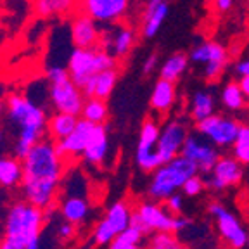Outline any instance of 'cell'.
Wrapping results in <instances>:
<instances>
[{
    "label": "cell",
    "mask_w": 249,
    "mask_h": 249,
    "mask_svg": "<svg viewBox=\"0 0 249 249\" xmlns=\"http://www.w3.org/2000/svg\"><path fill=\"white\" fill-rule=\"evenodd\" d=\"M90 206L87 197L80 194H70L62 199L61 202V214L64 216V220L74 223V225H82L89 218Z\"/></svg>",
    "instance_id": "cell-24"
},
{
    "label": "cell",
    "mask_w": 249,
    "mask_h": 249,
    "mask_svg": "<svg viewBox=\"0 0 249 249\" xmlns=\"http://www.w3.org/2000/svg\"><path fill=\"white\" fill-rule=\"evenodd\" d=\"M4 111H5V99L0 97V114L4 113Z\"/></svg>",
    "instance_id": "cell-44"
},
{
    "label": "cell",
    "mask_w": 249,
    "mask_h": 249,
    "mask_svg": "<svg viewBox=\"0 0 249 249\" xmlns=\"http://www.w3.org/2000/svg\"><path fill=\"white\" fill-rule=\"evenodd\" d=\"M24 249H42V241H40V237L31 239V241L28 242L26 248H24Z\"/></svg>",
    "instance_id": "cell-43"
},
{
    "label": "cell",
    "mask_w": 249,
    "mask_h": 249,
    "mask_svg": "<svg viewBox=\"0 0 249 249\" xmlns=\"http://www.w3.org/2000/svg\"><path fill=\"white\" fill-rule=\"evenodd\" d=\"M220 101H222L223 107L235 113V111H242L246 107V95L242 93L239 82H227L223 85L222 92H220Z\"/></svg>",
    "instance_id": "cell-30"
},
{
    "label": "cell",
    "mask_w": 249,
    "mask_h": 249,
    "mask_svg": "<svg viewBox=\"0 0 249 249\" xmlns=\"http://www.w3.org/2000/svg\"><path fill=\"white\" fill-rule=\"evenodd\" d=\"M239 87H241V90H242V93L246 95V99L249 101V74L241 76V80H239Z\"/></svg>",
    "instance_id": "cell-42"
},
{
    "label": "cell",
    "mask_w": 249,
    "mask_h": 249,
    "mask_svg": "<svg viewBox=\"0 0 249 249\" xmlns=\"http://www.w3.org/2000/svg\"><path fill=\"white\" fill-rule=\"evenodd\" d=\"M168 14H170L168 0H147L140 18V36L147 40L154 38L160 33Z\"/></svg>",
    "instance_id": "cell-18"
},
{
    "label": "cell",
    "mask_w": 249,
    "mask_h": 249,
    "mask_svg": "<svg viewBox=\"0 0 249 249\" xmlns=\"http://www.w3.org/2000/svg\"><path fill=\"white\" fill-rule=\"evenodd\" d=\"M161 124L156 118H147L140 126V135H139V144H137L135 151V161L139 168L145 173H152L156 168L160 166L161 160L158 152H156V144L160 139Z\"/></svg>",
    "instance_id": "cell-12"
},
{
    "label": "cell",
    "mask_w": 249,
    "mask_h": 249,
    "mask_svg": "<svg viewBox=\"0 0 249 249\" xmlns=\"http://www.w3.org/2000/svg\"><path fill=\"white\" fill-rule=\"evenodd\" d=\"M196 173H199L197 166L191 160H187L185 156L178 154L152 171V178L147 189L149 197L163 202L171 194L182 191V185L187 182V178H191Z\"/></svg>",
    "instance_id": "cell-4"
},
{
    "label": "cell",
    "mask_w": 249,
    "mask_h": 249,
    "mask_svg": "<svg viewBox=\"0 0 249 249\" xmlns=\"http://www.w3.org/2000/svg\"><path fill=\"white\" fill-rule=\"evenodd\" d=\"M175 104H177L175 82H170V80L160 78V80L154 83V87H152L151 101H149L151 109L160 114H168Z\"/></svg>",
    "instance_id": "cell-20"
},
{
    "label": "cell",
    "mask_w": 249,
    "mask_h": 249,
    "mask_svg": "<svg viewBox=\"0 0 249 249\" xmlns=\"http://www.w3.org/2000/svg\"><path fill=\"white\" fill-rule=\"evenodd\" d=\"M233 2L235 0H211V7L218 14H225V12H229L233 7Z\"/></svg>",
    "instance_id": "cell-39"
},
{
    "label": "cell",
    "mask_w": 249,
    "mask_h": 249,
    "mask_svg": "<svg viewBox=\"0 0 249 249\" xmlns=\"http://www.w3.org/2000/svg\"><path fill=\"white\" fill-rule=\"evenodd\" d=\"M21 161H23V178L19 187L24 199L42 208L43 211L51 210L54 206L68 166V163L55 149L54 140H40Z\"/></svg>",
    "instance_id": "cell-1"
},
{
    "label": "cell",
    "mask_w": 249,
    "mask_h": 249,
    "mask_svg": "<svg viewBox=\"0 0 249 249\" xmlns=\"http://www.w3.org/2000/svg\"><path fill=\"white\" fill-rule=\"evenodd\" d=\"M120 71H121L120 66H114L93 74L82 89L83 93H85V97H95V99H102V101L111 97V93L114 92V89L118 85V80H120Z\"/></svg>",
    "instance_id": "cell-19"
},
{
    "label": "cell",
    "mask_w": 249,
    "mask_h": 249,
    "mask_svg": "<svg viewBox=\"0 0 249 249\" xmlns=\"http://www.w3.org/2000/svg\"><path fill=\"white\" fill-rule=\"evenodd\" d=\"M232 156L237 161H241L244 166L249 164V124H241L235 142L232 144Z\"/></svg>",
    "instance_id": "cell-32"
},
{
    "label": "cell",
    "mask_w": 249,
    "mask_h": 249,
    "mask_svg": "<svg viewBox=\"0 0 249 249\" xmlns=\"http://www.w3.org/2000/svg\"><path fill=\"white\" fill-rule=\"evenodd\" d=\"M130 9L132 0H76V11L90 16L101 26L124 21Z\"/></svg>",
    "instance_id": "cell-10"
},
{
    "label": "cell",
    "mask_w": 249,
    "mask_h": 249,
    "mask_svg": "<svg viewBox=\"0 0 249 249\" xmlns=\"http://www.w3.org/2000/svg\"><path fill=\"white\" fill-rule=\"evenodd\" d=\"M189 62H191L189 54H183V52H175V54L168 55L160 66V78L177 83L187 71Z\"/></svg>",
    "instance_id": "cell-29"
},
{
    "label": "cell",
    "mask_w": 249,
    "mask_h": 249,
    "mask_svg": "<svg viewBox=\"0 0 249 249\" xmlns=\"http://www.w3.org/2000/svg\"><path fill=\"white\" fill-rule=\"evenodd\" d=\"M132 214H133V206L128 201H118L107 208L104 220L113 227L114 232L120 233L132 223Z\"/></svg>",
    "instance_id": "cell-27"
},
{
    "label": "cell",
    "mask_w": 249,
    "mask_h": 249,
    "mask_svg": "<svg viewBox=\"0 0 249 249\" xmlns=\"http://www.w3.org/2000/svg\"><path fill=\"white\" fill-rule=\"evenodd\" d=\"M4 139H5V133H4V130L0 128V145L4 144Z\"/></svg>",
    "instance_id": "cell-45"
},
{
    "label": "cell",
    "mask_w": 249,
    "mask_h": 249,
    "mask_svg": "<svg viewBox=\"0 0 249 249\" xmlns=\"http://www.w3.org/2000/svg\"><path fill=\"white\" fill-rule=\"evenodd\" d=\"M5 114L11 123L19 126L14 154L23 160L33 145L45 139L49 118L42 106L35 104L28 95L19 92H11L5 97Z\"/></svg>",
    "instance_id": "cell-2"
},
{
    "label": "cell",
    "mask_w": 249,
    "mask_h": 249,
    "mask_svg": "<svg viewBox=\"0 0 249 249\" xmlns=\"http://www.w3.org/2000/svg\"><path fill=\"white\" fill-rule=\"evenodd\" d=\"M233 73L237 74V76H246V74H249V55L235 62V66H233Z\"/></svg>",
    "instance_id": "cell-41"
},
{
    "label": "cell",
    "mask_w": 249,
    "mask_h": 249,
    "mask_svg": "<svg viewBox=\"0 0 249 249\" xmlns=\"http://www.w3.org/2000/svg\"><path fill=\"white\" fill-rule=\"evenodd\" d=\"M74 233H76V225L68 222V220H64V222L57 227V237L61 239V241H70V239L74 237Z\"/></svg>",
    "instance_id": "cell-37"
},
{
    "label": "cell",
    "mask_w": 249,
    "mask_h": 249,
    "mask_svg": "<svg viewBox=\"0 0 249 249\" xmlns=\"http://www.w3.org/2000/svg\"><path fill=\"white\" fill-rule=\"evenodd\" d=\"M204 187H206L204 185V178L199 173H196L191 178H187V182L182 185V192L187 197H196V196H199L204 191Z\"/></svg>",
    "instance_id": "cell-35"
},
{
    "label": "cell",
    "mask_w": 249,
    "mask_h": 249,
    "mask_svg": "<svg viewBox=\"0 0 249 249\" xmlns=\"http://www.w3.org/2000/svg\"><path fill=\"white\" fill-rule=\"evenodd\" d=\"M120 66V62L113 55L106 52L102 47H74L68 57V73L70 78L80 89H83L87 82L95 73L107 68Z\"/></svg>",
    "instance_id": "cell-6"
},
{
    "label": "cell",
    "mask_w": 249,
    "mask_h": 249,
    "mask_svg": "<svg viewBox=\"0 0 249 249\" xmlns=\"http://www.w3.org/2000/svg\"><path fill=\"white\" fill-rule=\"evenodd\" d=\"M49 80V101L57 113H68L80 116L82 114L85 93L70 78L68 68L51 66L47 70Z\"/></svg>",
    "instance_id": "cell-5"
},
{
    "label": "cell",
    "mask_w": 249,
    "mask_h": 249,
    "mask_svg": "<svg viewBox=\"0 0 249 249\" xmlns=\"http://www.w3.org/2000/svg\"><path fill=\"white\" fill-rule=\"evenodd\" d=\"M70 35L74 47H95L101 38V24L83 12L71 14Z\"/></svg>",
    "instance_id": "cell-17"
},
{
    "label": "cell",
    "mask_w": 249,
    "mask_h": 249,
    "mask_svg": "<svg viewBox=\"0 0 249 249\" xmlns=\"http://www.w3.org/2000/svg\"><path fill=\"white\" fill-rule=\"evenodd\" d=\"M107 151H109L107 130H106V124L99 123L97 126H95L93 135L90 137L85 151H83L82 160L85 161L87 164H92V166H101L106 158H107Z\"/></svg>",
    "instance_id": "cell-21"
},
{
    "label": "cell",
    "mask_w": 249,
    "mask_h": 249,
    "mask_svg": "<svg viewBox=\"0 0 249 249\" xmlns=\"http://www.w3.org/2000/svg\"><path fill=\"white\" fill-rule=\"evenodd\" d=\"M116 235L118 233L114 232V229L106 222L104 218H102L101 222L95 225V229H93V241H95L97 246H109Z\"/></svg>",
    "instance_id": "cell-34"
},
{
    "label": "cell",
    "mask_w": 249,
    "mask_h": 249,
    "mask_svg": "<svg viewBox=\"0 0 249 249\" xmlns=\"http://www.w3.org/2000/svg\"><path fill=\"white\" fill-rule=\"evenodd\" d=\"M99 123H92V121H87L83 118H80L74 126V130L68 137H64L62 140L54 142L55 149L61 154V158L66 161L68 164L74 160H82L83 151H85L87 144H89L90 137L95 132V126Z\"/></svg>",
    "instance_id": "cell-15"
},
{
    "label": "cell",
    "mask_w": 249,
    "mask_h": 249,
    "mask_svg": "<svg viewBox=\"0 0 249 249\" xmlns=\"http://www.w3.org/2000/svg\"><path fill=\"white\" fill-rule=\"evenodd\" d=\"M132 223L139 225L144 230V233H152V232H182V230L189 229L192 225V222L189 218L175 216L166 211V208L161 206L158 201H147L140 202L139 206L133 208L132 214Z\"/></svg>",
    "instance_id": "cell-7"
},
{
    "label": "cell",
    "mask_w": 249,
    "mask_h": 249,
    "mask_svg": "<svg viewBox=\"0 0 249 249\" xmlns=\"http://www.w3.org/2000/svg\"><path fill=\"white\" fill-rule=\"evenodd\" d=\"M182 246L175 232H152L147 241V249H178Z\"/></svg>",
    "instance_id": "cell-33"
},
{
    "label": "cell",
    "mask_w": 249,
    "mask_h": 249,
    "mask_svg": "<svg viewBox=\"0 0 249 249\" xmlns=\"http://www.w3.org/2000/svg\"><path fill=\"white\" fill-rule=\"evenodd\" d=\"M80 116H74V114H68V113H57L52 114L49 120H47V135L51 137V140L57 142L62 140L64 137H68L76 126Z\"/></svg>",
    "instance_id": "cell-26"
},
{
    "label": "cell",
    "mask_w": 249,
    "mask_h": 249,
    "mask_svg": "<svg viewBox=\"0 0 249 249\" xmlns=\"http://www.w3.org/2000/svg\"><path fill=\"white\" fill-rule=\"evenodd\" d=\"M230 55L227 47L220 42H214L210 40V55H208V61L204 64V78L208 82H218L222 74L225 73L227 66H229Z\"/></svg>",
    "instance_id": "cell-22"
},
{
    "label": "cell",
    "mask_w": 249,
    "mask_h": 249,
    "mask_svg": "<svg viewBox=\"0 0 249 249\" xmlns=\"http://www.w3.org/2000/svg\"><path fill=\"white\" fill-rule=\"evenodd\" d=\"M80 118H83V120H87V121H92V123L106 124V121H107V118H109V109H107L106 101L95 99V97H85Z\"/></svg>",
    "instance_id": "cell-31"
},
{
    "label": "cell",
    "mask_w": 249,
    "mask_h": 249,
    "mask_svg": "<svg viewBox=\"0 0 249 249\" xmlns=\"http://www.w3.org/2000/svg\"><path fill=\"white\" fill-rule=\"evenodd\" d=\"M246 9L249 11V0H246Z\"/></svg>",
    "instance_id": "cell-46"
},
{
    "label": "cell",
    "mask_w": 249,
    "mask_h": 249,
    "mask_svg": "<svg viewBox=\"0 0 249 249\" xmlns=\"http://www.w3.org/2000/svg\"><path fill=\"white\" fill-rule=\"evenodd\" d=\"M187 135H189L187 124L180 118L166 121L161 126L160 139H158V144H156V152L160 156L161 163H166V161L173 160V158H177L180 154Z\"/></svg>",
    "instance_id": "cell-14"
},
{
    "label": "cell",
    "mask_w": 249,
    "mask_h": 249,
    "mask_svg": "<svg viewBox=\"0 0 249 249\" xmlns=\"http://www.w3.org/2000/svg\"><path fill=\"white\" fill-rule=\"evenodd\" d=\"M164 208H166L168 213L175 214V216H178V214H182V210H183V196L178 194V192H175V194H171L170 197L164 199Z\"/></svg>",
    "instance_id": "cell-36"
},
{
    "label": "cell",
    "mask_w": 249,
    "mask_h": 249,
    "mask_svg": "<svg viewBox=\"0 0 249 249\" xmlns=\"http://www.w3.org/2000/svg\"><path fill=\"white\" fill-rule=\"evenodd\" d=\"M21 178H23V161L16 154L0 156V187L4 189L19 187Z\"/></svg>",
    "instance_id": "cell-25"
},
{
    "label": "cell",
    "mask_w": 249,
    "mask_h": 249,
    "mask_svg": "<svg viewBox=\"0 0 249 249\" xmlns=\"http://www.w3.org/2000/svg\"><path fill=\"white\" fill-rule=\"evenodd\" d=\"M248 244H249V232H248Z\"/></svg>",
    "instance_id": "cell-48"
},
{
    "label": "cell",
    "mask_w": 249,
    "mask_h": 249,
    "mask_svg": "<svg viewBox=\"0 0 249 249\" xmlns=\"http://www.w3.org/2000/svg\"><path fill=\"white\" fill-rule=\"evenodd\" d=\"M45 218V211L26 199L14 202L5 216L0 249H24L31 239L40 237Z\"/></svg>",
    "instance_id": "cell-3"
},
{
    "label": "cell",
    "mask_w": 249,
    "mask_h": 249,
    "mask_svg": "<svg viewBox=\"0 0 249 249\" xmlns=\"http://www.w3.org/2000/svg\"><path fill=\"white\" fill-rule=\"evenodd\" d=\"M210 214L216 222V229L222 241L227 244L229 249H242L248 244V232L242 227L241 220H239L232 211H229L222 202H210L208 206Z\"/></svg>",
    "instance_id": "cell-11"
},
{
    "label": "cell",
    "mask_w": 249,
    "mask_h": 249,
    "mask_svg": "<svg viewBox=\"0 0 249 249\" xmlns=\"http://www.w3.org/2000/svg\"><path fill=\"white\" fill-rule=\"evenodd\" d=\"M107 249H144L142 244H130V242H123L118 237L113 239V242L107 246Z\"/></svg>",
    "instance_id": "cell-40"
},
{
    "label": "cell",
    "mask_w": 249,
    "mask_h": 249,
    "mask_svg": "<svg viewBox=\"0 0 249 249\" xmlns=\"http://www.w3.org/2000/svg\"><path fill=\"white\" fill-rule=\"evenodd\" d=\"M241 121L235 120V118L213 113L211 116L197 121L196 128H197L199 135L208 139L218 149H227L232 147V144L235 142V137H237L239 130H241Z\"/></svg>",
    "instance_id": "cell-9"
},
{
    "label": "cell",
    "mask_w": 249,
    "mask_h": 249,
    "mask_svg": "<svg viewBox=\"0 0 249 249\" xmlns=\"http://www.w3.org/2000/svg\"><path fill=\"white\" fill-rule=\"evenodd\" d=\"M204 185L213 192H222L230 187H237L244 180V164L237 161L232 154L220 156L213 170L208 173Z\"/></svg>",
    "instance_id": "cell-13"
},
{
    "label": "cell",
    "mask_w": 249,
    "mask_h": 249,
    "mask_svg": "<svg viewBox=\"0 0 249 249\" xmlns=\"http://www.w3.org/2000/svg\"><path fill=\"white\" fill-rule=\"evenodd\" d=\"M137 36L139 33L135 28L132 24H126L124 21L116 24H106V26H101L99 47L109 52L118 62H123L133 51Z\"/></svg>",
    "instance_id": "cell-8"
},
{
    "label": "cell",
    "mask_w": 249,
    "mask_h": 249,
    "mask_svg": "<svg viewBox=\"0 0 249 249\" xmlns=\"http://www.w3.org/2000/svg\"><path fill=\"white\" fill-rule=\"evenodd\" d=\"M31 7L43 19L68 18L76 12V0H31Z\"/></svg>",
    "instance_id": "cell-23"
},
{
    "label": "cell",
    "mask_w": 249,
    "mask_h": 249,
    "mask_svg": "<svg viewBox=\"0 0 249 249\" xmlns=\"http://www.w3.org/2000/svg\"><path fill=\"white\" fill-rule=\"evenodd\" d=\"M158 66H160V55L156 54V52H151V54L144 59V62H142V73L144 74L154 73V70Z\"/></svg>",
    "instance_id": "cell-38"
},
{
    "label": "cell",
    "mask_w": 249,
    "mask_h": 249,
    "mask_svg": "<svg viewBox=\"0 0 249 249\" xmlns=\"http://www.w3.org/2000/svg\"><path fill=\"white\" fill-rule=\"evenodd\" d=\"M180 154L185 156L187 160H191L197 166L199 173H206V175L213 170L214 163L222 156L216 145H213L202 135H187Z\"/></svg>",
    "instance_id": "cell-16"
},
{
    "label": "cell",
    "mask_w": 249,
    "mask_h": 249,
    "mask_svg": "<svg viewBox=\"0 0 249 249\" xmlns=\"http://www.w3.org/2000/svg\"><path fill=\"white\" fill-rule=\"evenodd\" d=\"M178 249H189V248H185V246H180V248Z\"/></svg>",
    "instance_id": "cell-47"
},
{
    "label": "cell",
    "mask_w": 249,
    "mask_h": 249,
    "mask_svg": "<svg viewBox=\"0 0 249 249\" xmlns=\"http://www.w3.org/2000/svg\"><path fill=\"white\" fill-rule=\"evenodd\" d=\"M216 113V99L210 90H197L191 99V118L197 121Z\"/></svg>",
    "instance_id": "cell-28"
}]
</instances>
